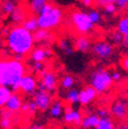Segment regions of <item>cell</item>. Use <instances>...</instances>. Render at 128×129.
<instances>
[{
	"label": "cell",
	"mask_w": 128,
	"mask_h": 129,
	"mask_svg": "<svg viewBox=\"0 0 128 129\" xmlns=\"http://www.w3.org/2000/svg\"><path fill=\"white\" fill-rule=\"evenodd\" d=\"M6 43L9 51L14 53V59L23 61L24 55L29 54L34 48V34L24 29L21 24H17L8 31Z\"/></svg>",
	"instance_id": "6da1fadb"
},
{
	"label": "cell",
	"mask_w": 128,
	"mask_h": 129,
	"mask_svg": "<svg viewBox=\"0 0 128 129\" xmlns=\"http://www.w3.org/2000/svg\"><path fill=\"white\" fill-rule=\"evenodd\" d=\"M37 16V23L39 29L52 30L60 27L64 21V11L57 5L48 3L43 8Z\"/></svg>",
	"instance_id": "7a4b0ae2"
},
{
	"label": "cell",
	"mask_w": 128,
	"mask_h": 129,
	"mask_svg": "<svg viewBox=\"0 0 128 129\" xmlns=\"http://www.w3.org/2000/svg\"><path fill=\"white\" fill-rule=\"evenodd\" d=\"M23 75H25V64L22 60L9 59L7 60L4 72L0 74V85H5L11 88L17 83Z\"/></svg>",
	"instance_id": "3957f363"
},
{
	"label": "cell",
	"mask_w": 128,
	"mask_h": 129,
	"mask_svg": "<svg viewBox=\"0 0 128 129\" xmlns=\"http://www.w3.org/2000/svg\"><path fill=\"white\" fill-rule=\"evenodd\" d=\"M89 84L96 90L97 93H104L113 84L111 73L105 68H97L90 74Z\"/></svg>",
	"instance_id": "277c9868"
},
{
	"label": "cell",
	"mask_w": 128,
	"mask_h": 129,
	"mask_svg": "<svg viewBox=\"0 0 128 129\" xmlns=\"http://www.w3.org/2000/svg\"><path fill=\"white\" fill-rule=\"evenodd\" d=\"M69 20L75 31L80 35H87V34L92 31L93 27H95V24L89 19L88 13H84V12L81 11L73 12L70 14Z\"/></svg>",
	"instance_id": "5b68a950"
},
{
	"label": "cell",
	"mask_w": 128,
	"mask_h": 129,
	"mask_svg": "<svg viewBox=\"0 0 128 129\" xmlns=\"http://www.w3.org/2000/svg\"><path fill=\"white\" fill-rule=\"evenodd\" d=\"M92 53L100 60H107L114 54V46L106 40H98L91 46Z\"/></svg>",
	"instance_id": "8992f818"
},
{
	"label": "cell",
	"mask_w": 128,
	"mask_h": 129,
	"mask_svg": "<svg viewBox=\"0 0 128 129\" xmlns=\"http://www.w3.org/2000/svg\"><path fill=\"white\" fill-rule=\"evenodd\" d=\"M40 77H42V81L37 85V90L48 92H53L56 90L57 83H58V77H57L56 73L51 72V70H46L40 75Z\"/></svg>",
	"instance_id": "52a82bcc"
},
{
	"label": "cell",
	"mask_w": 128,
	"mask_h": 129,
	"mask_svg": "<svg viewBox=\"0 0 128 129\" xmlns=\"http://www.w3.org/2000/svg\"><path fill=\"white\" fill-rule=\"evenodd\" d=\"M110 113L118 120H125L128 115V100L125 98H118L113 100L110 107Z\"/></svg>",
	"instance_id": "ba28073f"
},
{
	"label": "cell",
	"mask_w": 128,
	"mask_h": 129,
	"mask_svg": "<svg viewBox=\"0 0 128 129\" xmlns=\"http://www.w3.org/2000/svg\"><path fill=\"white\" fill-rule=\"evenodd\" d=\"M34 103L36 104V107L38 111H46L47 108H50L51 103H52V96L48 91H37L34 92V98H32Z\"/></svg>",
	"instance_id": "9c48e42d"
},
{
	"label": "cell",
	"mask_w": 128,
	"mask_h": 129,
	"mask_svg": "<svg viewBox=\"0 0 128 129\" xmlns=\"http://www.w3.org/2000/svg\"><path fill=\"white\" fill-rule=\"evenodd\" d=\"M37 80L31 74H25L19 81V91L23 93H34L37 89Z\"/></svg>",
	"instance_id": "30bf717a"
},
{
	"label": "cell",
	"mask_w": 128,
	"mask_h": 129,
	"mask_svg": "<svg viewBox=\"0 0 128 129\" xmlns=\"http://www.w3.org/2000/svg\"><path fill=\"white\" fill-rule=\"evenodd\" d=\"M96 96L97 92L92 86H85V88H83L82 90L79 91V104H81L82 106H87V105H89L91 102L96 99Z\"/></svg>",
	"instance_id": "8fae6325"
},
{
	"label": "cell",
	"mask_w": 128,
	"mask_h": 129,
	"mask_svg": "<svg viewBox=\"0 0 128 129\" xmlns=\"http://www.w3.org/2000/svg\"><path fill=\"white\" fill-rule=\"evenodd\" d=\"M81 120H82V114L80 113V111L74 110L70 106H65V114H64L65 123L80 126Z\"/></svg>",
	"instance_id": "7c38bea8"
},
{
	"label": "cell",
	"mask_w": 128,
	"mask_h": 129,
	"mask_svg": "<svg viewBox=\"0 0 128 129\" xmlns=\"http://www.w3.org/2000/svg\"><path fill=\"white\" fill-rule=\"evenodd\" d=\"M51 55H52V51L45 46L32 48V51L30 52V59L34 62H44Z\"/></svg>",
	"instance_id": "4fadbf2b"
},
{
	"label": "cell",
	"mask_w": 128,
	"mask_h": 129,
	"mask_svg": "<svg viewBox=\"0 0 128 129\" xmlns=\"http://www.w3.org/2000/svg\"><path fill=\"white\" fill-rule=\"evenodd\" d=\"M22 104H23L22 97L20 96L17 92H12V94L9 96L7 103H6L5 107H6V110L12 113H17L21 110Z\"/></svg>",
	"instance_id": "5bb4252c"
},
{
	"label": "cell",
	"mask_w": 128,
	"mask_h": 129,
	"mask_svg": "<svg viewBox=\"0 0 128 129\" xmlns=\"http://www.w3.org/2000/svg\"><path fill=\"white\" fill-rule=\"evenodd\" d=\"M91 42L89 39V37H87L85 35H80L74 43V50L82 53H88L91 50Z\"/></svg>",
	"instance_id": "9a60e30c"
},
{
	"label": "cell",
	"mask_w": 128,
	"mask_h": 129,
	"mask_svg": "<svg viewBox=\"0 0 128 129\" xmlns=\"http://www.w3.org/2000/svg\"><path fill=\"white\" fill-rule=\"evenodd\" d=\"M27 16H28L27 8L21 6V5H19L11 14H9V17H11L12 22L15 23L16 25H17V24H21L24 20L27 19Z\"/></svg>",
	"instance_id": "2e32d148"
},
{
	"label": "cell",
	"mask_w": 128,
	"mask_h": 129,
	"mask_svg": "<svg viewBox=\"0 0 128 129\" xmlns=\"http://www.w3.org/2000/svg\"><path fill=\"white\" fill-rule=\"evenodd\" d=\"M54 36L52 35V32L50 30L45 29H38L36 32H34V39L35 43H40V44H48L53 40Z\"/></svg>",
	"instance_id": "e0dca14e"
},
{
	"label": "cell",
	"mask_w": 128,
	"mask_h": 129,
	"mask_svg": "<svg viewBox=\"0 0 128 129\" xmlns=\"http://www.w3.org/2000/svg\"><path fill=\"white\" fill-rule=\"evenodd\" d=\"M98 121H99V116L97 115L96 113H92V114H88L87 116L82 118L80 126L83 129H91L97 126Z\"/></svg>",
	"instance_id": "ac0fdd59"
},
{
	"label": "cell",
	"mask_w": 128,
	"mask_h": 129,
	"mask_svg": "<svg viewBox=\"0 0 128 129\" xmlns=\"http://www.w3.org/2000/svg\"><path fill=\"white\" fill-rule=\"evenodd\" d=\"M48 4V0H29L28 7L32 15H38L43 8Z\"/></svg>",
	"instance_id": "d6986e66"
},
{
	"label": "cell",
	"mask_w": 128,
	"mask_h": 129,
	"mask_svg": "<svg viewBox=\"0 0 128 129\" xmlns=\"http://www.w3.org/2000/svg\"><path fill=\"white\" fill-rule=\"evenodd\" d=\"M21 25L24 28V29H27L28 31L30 32H36L38 29H39V27H38V23H37V16L36 15H28L27 19L24 20L23 22L21 23Z\"/></svg>",
	"instance_id": "ffe728a7"
},
{
	"label": "cell",
	"mask_w": 128,
	"mask_h": 129,
	"mask_svg": "<svg viewBox=\"0 0 128 129\" xmlns=\"http://www.w3.org/2000/svg\"><path fill=\"white\" fill-rule=\"evenodd\" d=\"M19 6L16 0H3L0 4V13L3 15H9Z\"/></svg>",
	"instance_id": "44dd1931"
},
{
	"label": "cell",
	"mask_w": 128,
	"mask_h": 129,
	"mask_svg": "<svg viewBox=\"0 0 128 129\" xmlns=\"http://www.w3.org/2000/svg\"><path fill=\"white\" fill-rule=\"evenodd\" d=\"M65 112V106L62 104V102L60 100H57L53 104L50 106V115L52 118H59Z\"/></svg>",
	"instance_id": "7402d4cb"
},
{
	"label": "cell",
	"mask_w": 128,
	"mask_h": 129,
	"mask_svg": "<svg viewBox=\"0 0 128 129\" xmlns=\"http://www.w3.org/2000/svg\"><path fill=\"white\" fill-rule=\"evenodd\" d=\"M59 48L67 55H72L74 53V44L70 43V40H68L67 38H62L59 42Z\"/></svg>",
	"instance_id": "603a6c76"
},
{
	"label": "cell",
	"mask_w": 128,
	"mask_h": 129,
	"mask_svg": "<svg viewBox=\"0 0 128 129\" xmlns=\"http://www.w3.org/2000/svg\"><path fill=\"white\" fill-rule=\"evenodd\" d=\"M95 129H115V124L113 120L110 116H105V118H99V121Z\"/></svg>",
	"instance_id": "cb8c5ba5"
},
{
	"label": "cell",
	"mask_w": 128,
	"mask_h": 129,
	"mask_svg": "<svg viewBox=\"0 0 128 129\" xmlns=\"http://www.w3.org/2000/svg\"><path fill=\"white\" fill-rule=\"evenodd\" d=\"M11 94H12L11 88L5 86V85H0V108L5 107L6 103H7V100Z\"/></svg>",
	"instance_id": "d4e9b609"
},
{
	"label": "cell",
	"mask_w": 128,
	"mask_h": 129,
	"mask_svg": "<svg viewBox=\"0 0 128 129\" xmlns=\"http://www.w3.org/2000/svg\"><path fill=\"white\" fill-rule=\"evenodd\" d=\"M65 99L70 105L78 104L79 103V90H76V89H70V90H68V92H67L66 96H65Z\"/></svg>",
	"instance_id": "484cf974"
},
{
	"label": "cell",
	"mask_w": 128,
	"mask_h": 129,
	"mask_svg": "<svg viewBox=\"0 0 128 129\" xmlns=\"http://www.w3.org/2000/svg\"><path fill=\"white\" fill-rule=\"evenodd\" d=\"M117 30H118L119 32H121L123 36L128 35V15H126V16H123V17H121L120 21L118 22Z\"/></svg>",
	"instance_id": "4316f807"
},
{
	"label": "cell",
	"mask_w": 128,
	"mask_h": 129,
	"mask_svg": "<svg viewBox=\"0 0 128 129\" xmlns=\"http://www.w3.org/2000/svg\"><path fill=\"white\" fill-rule=\"evenodd\" d=\"M61 88L62 89H66V90H70L73 89L75 84V78L73 77L72 75H65L64 77L61 78Z\"/></svg>",
	"instance_id": "83f0119b"
},
{
	"label": "cell",
	"mask_w": 128,
	"mask_h": 129,
	"mask_svg": "<svg viewBox=\"0 0 128 129\" xmlns=\"http://www.w3.org/2000/svg\"><path fill=\"white\" fill-rule=\"evenodd\" d=\"M88 16L93 24H98L101 20V14L99 13L98 11H96V9H91V11L88 13Z\"/></svg>",
	"instance_id": "f1b7e54d"
},
{
	"label": "cell",
	"mask_w": 128,
	"mask_h": 129,
	"mask_svg": "<svg viewBox=\"0 0 128 129\" xmlns=\"http://www.w3.org/2000/svg\"><path fill=\"white\" fill-rule=\"evenodd\" d=\"M111 40H112L114 44L117 45H120V44H123V35L121 32H119L118 30L113 31L111 34Z\"/></svg>",
	"instance_id": "f546056e"
},
{
	"label": "cell",
	"mask_w": 128,
	"mask_h": 129,
	"mask_svg": "<svg viewBox=\"0 0 128 129\" xmlns=\"http://www.w3.org/2000/svg\"><path fill=\"white\" fill-rule=\"evenodd\" d=\"M103 8H104L105 14H107V15H113V14H115L118 11V7H117V5H115V3H111V4H109V5L104 6Z\"/></svg>",
	"instance_id": "4dcf8cb0"
},
{
	"label": "cell",
	"mask_w": 128,
	"mask_h": 129,
	"mask_svg": "<svg viewBox=\"0 0 128 129\" xmlns=\"http://www.w3.org/2000/svg\"><path fill=\"white\" fill-rule=\"evenodd\" d=\"M32 68H34L35 73L40 74V75H42L44 72H46V66H45V63H44V62H34Z\"/></svg>",
	"instance_id": "1f68e13d"
},
{
	"label": "cell",
	"mask_w": 128,
	"mask_h": 129,
	"mask_svg": "<svg viewBox=\"0 0 128 129\" xmlns=\"http://www.w3.org/2000/svg\"><path fill=\"white\" fill-rule=\"evenodd\" d=\"M114 3L120 9H126L128 7V0H114Z\"/></svg>",
	"instance_id": "d6a6232c"
},
{
	"label": "cell",
	"mask_w": 128,
	"mask_h": 129,
	"mask_svg": "<svg viewBox=\"0 0 128 129\" xmlns=\"http://www.w3.org/2000/svg\"><path fill=\"white\" fill-rule=\"evenodd\" d=\"M96 114L99 116V118H105V116H109L110 112H109V110H106V108H104V107H101V108H98V110H97Z\"/></svg>",
	"instance_id": "836d02e7"
},
{
	"label": "cell",
	"mask_w": 128,
	"mask_h": 129,
	"mask_svg": "<svg viewBox=\"0 0 128 129\" xmlns=\"http://www.w3.org/2000/svg\"><path fill=\"white\" fill-rule=\"evenodd\" d=\"M36 111H37V107H36V104L34 103V100L28 103V113L29 114H34Z\"/></svg>",
	"instance_id": "e575fe53"
},
{
	"label": "cell",
	"mask_w": 128,
	"mask_h": 129,
	"mask_svg": "<svg viewBox=\"0 0 128 129\" xmlns=\"http://www.w3.org/2000/svg\"><path fill=\"white\" fill-rule=\"evenodd\" d=\"M120 66L122 67L123 70H126V72L128 73V55L123 56V58H121L120 60Z\"/></svg>",
	"instance_id": "d590c367"
},
{
	"label": "cell",
	"mask_w": 128,
	"mask_h": 129,
	"mask_svg": "<svg viewBox=\"0 0 128 129\" xmlns=\"http://www.w3.org/2000/svg\"><path fill=\"white\" fill-rule=\"evenodd\" d=\"M111 76H112L113 82H119L121 80V74L119 72H115V70L111 73Z\"/></svg>",
	"instance_id": "8d00e7d4"
},
{
	"label": "cell",
	"mask_w": 128,
	"mask_h": 129,
	"mask_svg": "<svg viewBox=\"0 0 128 129\" xmlns=\"http://www.w3.org/2000/svg\"><path fill=\"white\" fill-rule=\"evenodd\" d=\"M6 63H7V59H0V74L4 72L6 67Z\"/></svg>",
	"instance_id": "74e56055"
},
{
	"label": "cell",
	"mask_w": 128,
	"mask_h": 129,
	"mask_svg": "<svg viewBox=\"0 0 128 129\" xmlns=\"http://www.w3.org/2000/svg\"><path fill=\"white\" fill-rule=\"evenodd\" d=\"M81 3H82L83 6H85V7H91L95 1H93V0H81Z\"/></svg>",
	"instance_id": "f35d334b"
},
{
	"label": "cell",
	"mask_w": 128,
	"mask_h": 129,
	"mask_svg": "<svg viewBox=\"0 0 128 129\" xmlns=\"http://www.w3.org/2000/svg\"><path fill=\"white\" fill-rule=\"evenodd\" d=\"M20 111H21L22 113H28V103H23Z\"/></svg>",
	"instance_id": "ab89813d"
},
{
	"label": "cell",
	"mask_w": 128,
	"mask_h": 129,
	"mask_svg": "<svg viewBox=\"0 0 128 129\" xmlns=\"http://www.w3.org/2000/svg\"><path fill=\"white\" fill-rule=\"evenodd\" d=\"M123 45H125L126 47H128V35L123 36Z\"/></svg>",
	"instance_id": "60d3db41"
},
{
	"label": "cell",
	"mask_w": 128,
	"mask_h": 129,
	"mask_svg": "<svg viewBox=\"0 0 128 129\" xmlns=\"http://www.w3.org/2000/svg\"><path fill=\"white\" fill-rule=\"evenodd\" d=\"M30 129H45V128H44V127H40V126H34Z\"/></svg>",
	"instance_id": "b9f144b4"
},
{
	"label": "cell",
	"mask_w": 128,
	"mask_h": 129,
	"mask_svg": "<svg viewBox=\"0 0 128 129\" xmlns=\"http://www.w3.org/2000/svg\"><path fill=\"white\" fill-rule=\"evenodd\" d=\"M119 129H128V124H121Z\"/></svg>",
	"instance_id": "7bdbcfd3"
},
{
	"label": "cell",
	"mask_w": 128,
	"mask_h": 129,
	"mask_svg": "<svg viewBox=\"0 0 128 129\" xmlns=\"http://www.w3.org/2000/svg\"><path fill=\"white\" fill-rule=\"evenodd\" d=\"M126 94H127V97H128V86L126 88Z\"/></svg>",
	"instance_id": "ee69618b"
},
{
	"label": "cell",
	"mask_w": 128,
	"mask_h": 129,
	"mask_svg": "<svg viewBox=\"0 0 128 129\" xmlns=\"http://www.w3.org/2000/svg\"><path fill=\"white\" fill-rule=\"evenodd\" d=\"M0 1H3V0H0Z\"/></svg>",
	"instance_id": "f6af8a7d"
},
{
	"label": "cell",
	"mask_w": 128,
	"mask_h": 129,
	"mask_svg": "<svg viewBox=\"0 0 128 129\" xmlns=\"http://www.w3.org/2000/svg\"><path fill=\"white\" fill-rule=\"evenodd\" d=\"M112 1H114V0H112Z\"/></svg>",
	"instance_id": "bcb514c9"
}]
</instances>
